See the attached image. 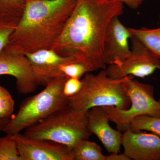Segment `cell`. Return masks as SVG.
I'll use <instances>...</instances> for the list:
<instances>
[{"instance_id":"1","label":"cell","mask_w":160,"mask_h":160,"mask_svg":"<svg viewBox=\"0 0 160 160\" xmlns=\"http://www.w3.org/2000/svg\"><path fill=\"white\" fill-rule=\"evenodd\" d=\"M124 13V4L110 0H77L61 36L52 49L72 57L92 71L106 69L102 59L103 40L112 19Z\"/></svg>"},{"instance_id":"2","label":"cell","mask_w":160,"mask_h":160,"mask_svg":"<svg viewBox=\"0 0 160 160\" xmlns=\"http://www.w3.org/2000/svg\"><path fill=\"white\" fill-rule=\"evenodd\" d=\"M77 0H34L24 12L6 47L26 56L52 49L62 33Z\"/></svg>"},{"instance_id":"3","label":"cell","mask_w":160,"mask_h":160,"mask_svg":"<svg viewBox=\"0 0 160 160\" xmlns=\"http://www.w3.org/2000/svg\"><path fill=\"white\" fill-rule=\"evenodd\" d=\"M88 112L68 105L25 129L23 135L65 145L71 151L81 141L89 140L92 134L87 127Z\"/></svg>"},{"instance_id":"4","label":"cell","mask_w":160,"mask_h":160,"mask_svg":"<svg viewBox=\"0 0 160 160\" xmlns=\"http://www.w3.org/2000/svg\"><path fill=\"white\" fill-rule=\"evenodd\" d=\"M127 77L112 78L105 69L96 75L87 72L81 79L82 87L79 92L68 98L69 106L85 112L93 107L103 106L128 109L131 102L124 86Z\"/></svg>"},{"instance_id":"5","label":"cell","mask_w":160,"mask_h":160,"mask_svg":"<svg viewBox=\"0 0 160 160\" xmlns=\"http://www.w3.org/2000/svg\"><path fill=\"white\" fill-rule=\"evenodd\" d=\"M67 78L63 77L53 80L39 93L24 100L17 113L10 119L2 131L7 134L20 133L69 105L68 98L63 92Z\"/></svg>"},{"instance_id":"6","label":"cell","mask_w":160,"mask_h":160,"mask_svg":"<svg viewBox=\"0 0 160 160\" xmlns=\"http://www.w3.org/2000/svg\"><path fill=\"white\" fill-rule=\"evenodd\" d=\"M124 86L131 102L126 109L115 106L102 107L110 122L116 124L118 130L124 132L129 129L132 121L140 116H160V105L154 97V87L149 84L141 82L128 76Z\"/></svg>"},{"instance_id":"7","label":"cell","mask_w":160,"mask_h":160,"mask_svg":"<svg viewBox=\"0 0 160 160\" xmlns=\"http://www.w3.org/2000/svg\"><path fill=\"white\" fill-rule=\"evenodd\" d=\"M131 49L129 55L122 61L108 65L106 69L109 77L121 79L132 76L145 78L160 71V59L139 39L132 34Z\"/></svg>"},{"instance_id":"8","label":"cell","mask_w":160,"mask_h":160,"mask_svg":"<svg viewBox=\"0 0 160 160\" xmlns=\"http://www.w3.org/2000/svg\"><path fill=\"white\" fill-rule=\"evenodd\" d=\"M3 75L15 78L21 94L33 92L38 86L26 56L7 47L0 53V75Z\"/></svg>"},{"instance_id":"9","label":"cell","mask_w":160,"mask_h":160,"mask_svg":"<svg viewBox=\"0 0 160 160\" xmlns=\"http://www.w3.org/2000/svg\"><path fill=\"white\" fill-rule=\"evenodd\" d=\"M38 85L46 86L52 81L66 77L60 70L62 65L77 62L72 57H63L52 49H42L26 54Z\"/></svg>"},{"instance_id":"10","label":"cell","mask_w":160,"mask_h":160,"mask_svg":"<svg viewBox=\"0 0 160 160\" xmlns=\"http://www.w3.org/2000/svg\"><path fill=\"white\" fill-rule=\"evenodd\" d=\"M22 160H72L70 149L65 145L46 140L14 135Z\"/></svg>"},{"instance_id":"11","label":"cell","mask_w":160,"mask_h":160,"mask_svg":"<svg viewBox=\"0 0 160 160\" xmlns=\"http://www.w3.org/2000/svg\"><path fill=\"white\" fill-rule=\"evenodd\" d=\"M132 34L129 28L114 17L109 22L103 40L102 59L106 65L122 61L130 53L129 41Z\"/></svg>"},{"instance_id":"12","label":"cell","mask_w":160,"mask_h":160,"mask_svg":"<svg viewBox=\"0 0 160 160\" xmlns=\"http://www.w3.org/2000/svg\"><path fill=\"white\" fill-rule=\"evenodd\" d=\"M122 146L131 160H160V137L152 132L128 129L123 133Z\"/></svg>"},{"instance_id":"13","label":"cell","mask_w":160,"mask_h":160,"mask_svg":"<svg viewBox=\"0 0 160 160\" xmlns=\"http://www.w3.org/2000/svg\"><path fill=\"white\" fill-rule=\"evenodd\" d=\"M105 110L101 107L91 108L88 112L87 127L97 137L109 153H118L122 146L123 133L112 129Z\"/></svg>"},{"instance_id":"14","label":"cell","mask_w":160,"mask_h":160,"mask_svg":"<svg viewBox=\"0 0 160 160\" xmlns=\"http://www.w3.org/2000/svg\"><path fill=\"white\" fill-rule=\"evenodd\" d=\"M72 160H106L101 147L94 142L84 140L71 149Z\"/></svg>"},{"instance_id":"15","label":"cell","mask_w":160,"mask_h":160,"mask_svg":"<svg viewBox=\"0 0 160 160\" xmlns=\"http://www.w3.org/2000/svg\"><path fill=\"white\" fill-rule=\"evenodd\" d=\"M131 34L139 39L157 57L160 59V26L156 29L129 28Z\"/></svg>"},{"instance_id":"16","label":"cell","mask_w":160,"mask_h":160,"mask_svg":"<svg viewBox=\"0 0 160 160\" xmlns=\"http://www.w3.org/2000/svg\"><path fill=\"white\" fill-rule=\"evenodd\" d=\"M24 0H0V17L18 25L25 8Z\"/></svg>"},{"instance_id":"17","label":"cell","mask_w":160,"mask_h":160,"mask_svg":"<svg viewBox=\"0 0 160 160\" xmlns=\"http://www.w3.org/2000/svg\"><path fill=\"white\" fill-rule=\"evenodd\" d=\"M129 129L134 132L146 130L160 137V116L143 115L138 117L132 121Z\"/></svg>"},{"instance_id":"18","label":"cell","mask_w":160,"mask_h":160,"mask_svg":"<svg viewBox=\"0 0 160 160\" xmlns=\"http://www.w3.org/2000/svg\"><path fill=\"white\" fill-rule=\"evenodd\" d=\"M0 160H22L14 135L0 138Z\"/></svg>"},{"instance_id":"19","label":"cell","mask_w":160,"mask_h":160,"mask_svg":"<svg viewBox=\"0 0 160 160\" xmlns=\"http://www.w3.org/2000/svg\"><path fill=\"white\" fill-rule=\"evenodd\" d=\"M14 101L9 91L0 86V119H9L14 111Z\"/></svg>"},{"instance_id":"20","label":"cell","mask_w":160,"mask_h":160,"mask_svg":"<svg viewBox=\"0 0 160 160\" xmlns=\"http://www.w3.org/2000/svg\"><path fill=\"white\" fill-rule=\"evenodd\" d=\"M60 70L67 78H76L81 79L84 75L92 72L91 69L83 63L74 62L62 65Z\"/></svg>"},{"instance_id":"21","label":"cell","mask_w":160,"mask_h":160,"mask_svg":"<svg viewBox=\"0 0 160 160\" xmlns=\"http://www.w3.org/2000/svg\"><path fill=\"white\" fill-rule=\"evenodd\" d=\"M17 25L5 21H0V53L9 42V38Z\"/></svg>"},{"instance_id":"22","label":"cell","mask_w":160,"mask_h":160,"mask_svg":"<svg viewBox=\"0 0 160 160\" xmlns=\"http://www.w3.org/2000/svg\"><path fill=\"white\" fill-rule=\"evenodd\" d=\"M82 87V80L76 78H68L63 87V93L66 98L72 97L78 93Z\"/></svg>"},{"instance_id":"23","label":"cell","mask_w":160,"mask_h":160,"mask_svg":"<svg viewBox=\"0 0 160 160\" xmlns=\"http://www.w3.org/2000/svg\"><path fill=\"white\" fill-rule=\"evenodd\" d=\"M110 1L121 2L123 4H126V6L131 9H135L139 8L143 4L145 0H110Z\"/></svg>"},{"instance_id":"24","label":"cell","mask_w":160,"mask_h":160,"mask_svg":"<svg viewBox=\"0 0 160 160\" xmlns=\"http://www.w3.org/2000/svg\"><path fill=\"white\" fill-rule=\"evenodd\" d=\"M106 160H131L126 154H118V153H110L109 155L106 156Z\"/></svg>"},{"instance_id":"25","label":"cell","mask_w":160,"mask_h":160,"mask_svg":"<svg viewBox=\"0 0 160 160\" xmlns=\"http://www.w3.org/2000/svg\"><path fill=\"white\" fill-rule=\"evenodd\" d=\"M10 119H0V132L1 131H2L3 128L9 122Z\"/></svg>"},{"instance_id":"26","label":"cell","mask_w":160,"mask_h":160,"mask_svg":"<svg viewBox=\"0 0 160 160\" xmlns=\"http://www.w3.org/2000/svg\"><path fill=\"white\" fill-rule=\"evenodd\" d=\"M24 2H25V4H26V3L28 2H30V1H34V0H24Z\"/></svg>"},{"instance_id":"27","label":"cell","mask_w":160,"mask_h":160,"mask_svg":"<svg viewBox=\"0 0 160 160\" xmlns=\"http://www.w3.org/2000/svg\"><path fill=\"white\" fill-rule=\"evenodd\" d=\"M158 102L159 103L160 105V97L159 98V99L158 101Z\"/></svg>"},{"instance_id":"28","label":"cell","mask_w":160,"mask_h":160,"mask_svg":"<svg viewBox=\"0 0 160 160\" xmlns=\"http://www.w3.org/2000/svg\"><path fill=\"white\" fill-rule=\"evenodd\" d=\"M4 21L1 17H0V21Z\"/></svg>"}]
</instances>
